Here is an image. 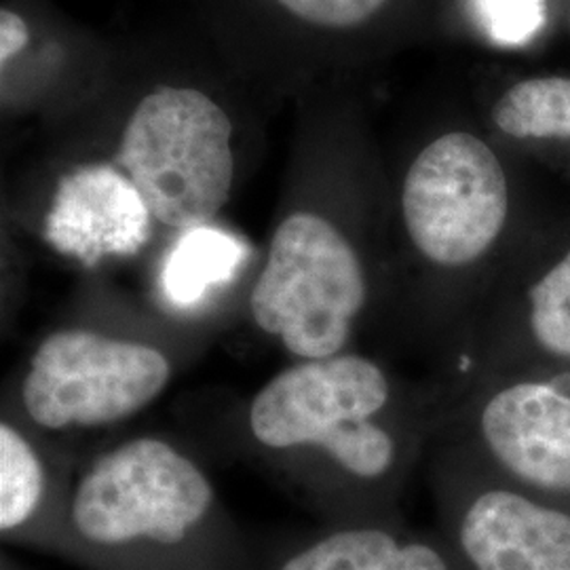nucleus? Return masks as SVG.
Masks as SVG:
<instances>
[{"mask_svg": "<svg viewBox=\"0 0 570 570\" xmlns=\"http://www.w3.org/2000/svg\"><path fill=\"white\" fill-rule=\"evenodd\" d=\"M482 30L497 45H529L546 26V0H471Z\"/></svg>", "mask_w": 570, "mask_h": 570, "instance_id": "15", "label": "nucleus"}, {"mask_svg": "<svg viewBox=\"0 0 570 570\" xmlns=\"http://www.w3.org/2000/svg\"><path fill=\"white\" fill-rule=\"evenodd\" d=\"M30 42V28L18 11L2 7L0 11V66H7L26 51Z\"/></svg>", "mask_w": 570, "mask_h": 570, "instance_id": "16", "label": "nucleus"}, {"mask_svg": "<svg viewBox=\"0 0 570 570\" xmlns=\"http://www.w3.org/2000/svg\"><path fill=\"white\" fill-rule=\"evenodd\" d=\"M277 570H450L440 551L383 529H343L289 556Z\"/></svg>", "mask_w": 570, "mask_h": 570, "instance_id": "9", "label": "nucleus"}, {"mask_svg": "<svg viewBox=\"0 0 570 570\" xmlns=\"http://www.w3.org/2000/svg\"><path fill=\"white\" fill-rule=\"evenodd\" d=\"M171 376L174 366L159 346L61 327L32 353L21 406L45 431L110 428L161 397Z\"/></svg>", "mask_w": 570, "mask_h": 570, "instance_id": "5", "label": "nucleus"}, {"mask_svg": "<svg viewBox=\"0 0 570 570\" xmlns=\"http://www.w3.org/2000/svg\"><path fill=\"white\" fill-rule=\"evenodd\" d=\"M478 433L513 482L570 494V389L543 379L494 389L478 412Z\"/></svg>", "mask_w": 570, "mask_h": 570, "instance_id": "7", "label": "nucleus"}, {"mask_svg": "<svg viewBox=\"0 0 570 570\" xmlns=\"http://www.w3.org/2000/svg\"><path fill=\"white\" fill-rule=\"evenodd\" d=\"M370 298L360 249L330 216L298 207L275 226L249 313L296 362L345 353Z\"/></svg>", "mask_w": 570, "mask_h": 570, "instance_id": "3", "label": "nucleus"}, {"mask_svg": "<svg viewBox=\"0 0 570 570\" xmlns=\"http://www.w3.org/2000/svg\"><path fill=\"white\" fill-rule=\"evenodd\" d=\"M289 20L322 35H345L381 16L391 0H268Z\"/></svg>", "mask_w": 570, "mask_h": 570, "instance_id": "14", "label": "nucleus"}, {"mask_svg": "<svg viewBox=\"0 0 570 570\" xmlns=\"http://www.w3.org/2000/svg\"><path fill=\"white\" fill-rule=\"evenodd\" d=\"M400 207L421 258L446 271L468 268L489 254L508 225V176L489 144L450 131L407 167Z\"/></svg>", "mask_w": 570, "mask_h": 570, "instance_id": "6", "label": "nucleus"}, {"mask_svg": "<svg viewBox=\"0 0 570 570\" xmlns=\"http://www.w3.org/2000/svg\"><path fill=\"white\" fill-rule=\"evenodd\" d=\"M395 389L385 367L360 353L296 362L252 397L247 431L261 449L311 459L362 484L383 482L402 456Z\"/></svg>", "mask_w": 570, "mask_h": 570, "instance_id": "1", "label": "nucleus"}, {"mask_svg": "<svg viewBox=\"0 0 570 570\" xmlns=\"http://www.w3.org/2000/svg\"><path fill=\"white\" fill-rule=\"evenodd\" d=\"M239 258L242 247L225 233L212 226L186 230L165 265V292L174 303L190 305L212 285L228 279Z\"/></svg>", "mask_w": 570, "mask_h": 570, "instance_id": "11", "label": "nucleus"}, {"mask_svg": "<svg viewBox=\"0 0 570 570\" xmlns=\"http://www.w3.org/2000/svg\"><path fill=\"white\" fill-rule=\"evenodd\" d=\"M494 125L518 140L570 138V79L541 77L515 82L492 108Z\"/></svg>", "mask_w": 570, "mask_h": 570, "instance_id": "10", "label": "nucleus"}, {"mask_svg": "<svg viewBox=\"0 0 570 570\" xmlns=\"http://www.w3.org/2000/svg\"><path fill=\"white\" fill-rule=\"evenodd\" d=\"M233 138V121L214 96L190 85H159L129 112L115 164L155 223L186 233L212 225L230 199Z\"/></svg>", "mask_w": 570, "mask_h": 570, "instance_id": "2", "label": "nucleus"}, {"mask_svg": "<svg viewBox=\"0 0 570 570\" xmlns=\"http://www.w3.org/2000/svg\"><path fill=\"white\" fill-rule=\"evenodd\" d=\"M214 505L204 469L174 444L144 435L87 468L70 499V524L98 548H176L195 537Z\"/></svg>", "mask_w": 570, "mask_h": 570, "instance_id": "4", "label": "nucleus"}, {"mask_svg": "<svg viewBox=\"0 0 570 570\" xmlns=\"http://www.w3.org/2000/svg\"><path fill=\"white\" fill-rule=\"evenodd\" d=\"M527 326L543 353L570 362V249L530 285Z\"/></svg>", "mask_w": 570, "mask_h": 570, "instance_id": "13", "label": "nucleus"}, {"mask_svg": "<svg viewBox=\"0 0 570 570\" xmlns=\"http://www.w3.org/2000/svg\"><path fill=\"white\" fill-rule=\"evenodd\" d=\"M47 492V471L35 444L13 423L0 425V530L16 532L39 510Z\"/></svg>", "mask_w": 570, "mask_h": 570, "instance_id": "12", "label": "nucleus"}, {"mask_svg": "<svg viewBox=\"0 0 570 570\" xmlns=\"http://www.w3.org/2000/svg\"><path fill=\"white\" fill-rule=\"evenodd\" d=\"M459 541L475 570H570V513L511 489L469 501Z\"/></svg>", "mask_w": 570, "mask_h": 570, "instance_id": "8", "label": "nucleus"}]
</instances>
